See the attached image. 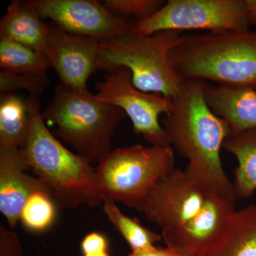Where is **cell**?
<instances>
[{
  "label": "cell",
  "instance_id": "6da1fadb",
  "mask_svg": "<svg viewBox=\"0 0 256 256\" xmlns=\"http://www.w3.org/2000/svg\"><path fill=\"white\" fill-rule=\"evenodd\" d=\"M206 85L203 80H186L171 99L172 107L163 120V128L173 150L188 160L185 170L210 184L232 188L220 160V148L230 134V128L208 107Z\"/></svg>",
  "mask_w": 256,
  "mask_h": 256
},
{
  "label": "cell",
  "instance_id": "7a4b0ae2",
  "mask_svg": "<svg viewBox=\"0 0 256 256\" xmlns=\"http://www.w3.org/2000/svg\"><path fill=\"white\" fill-rule=\"evenodd\" d=\"M31 127L22 150L30 169L50 190L60 210L98 206L104 196L92 162L69 150L47 127L40 102L28 98Z\"/></svg>",
  "mask_w": 256,
  "mask_h": 256
},
{
  "label": "cell",
  "instance_id": "3957f363",
  "mask_svg": "<svg viewBox=\"0 0 256 256\" xmlns=\"http://www.w3.org/2000/svg\"><path fill=\"white\" fill-rule=\"evenodd\" d=\"M170 58L185 80L256 90V32L230 30L180 36Z\"/></svg>",
  "mask_w": 256,
  "mask_h": 256
},
{
  "label": "cell",
  "instance_id": "277c9868",
  "mask_svg": "<svg viewBox=\"0 0 256 256\" xmlns=\"http://www.w3.org/2000/svg\"><path fill=\"white\" fill-rule=\"evenodd\" d=\"M42 116L55 124L56 137L90 162L99 163L112 151L114 131L126 114L88 90L77 92L60 84Z\"/></svg>",
  "mask_w": 256,
  "mask_h": 256
},
{
  "label": "cell",
  "instance_id": "5b68a950",
  "mask_svg": "<svg viewBox=\"0 0 256 256\" xmlns=\"http://www.w3.org/2000/svg\"><path fill=\"white\" fill-rule=\"evenodd\" d=\"M180 36V32L176 31L142 35L132 30L100 41L98 70L111 73L126 67L130 70L132 84L139 90L174 98L186 82L170 58V50Z\"/></svg>",
  "mask_w": 256,
  "mask_h": 256
},
{
  "label": "cell",
  "instance_id": "8992f818",
  "mask_svg": "<svg viewBox=\"0 0 256 256\" xmlns=\"http://www.w3.org/2000/svg\"><path fill=\"white\" fill-rule=\"evenodd\" d=\"M175 169L172 146L136 144L111 151L96 170L104 198L143 214L156 184Z\"/></svg>",
  "mask_w": 256,
  "mask_h": 256
},
{
  "label": "cell",
  "instance_id": "52a82bcc",
  "mask_svg": "<svg viewBox=\"0 0 256 256\" xmlns=\"http://www.w3.org/2000/svg\"><path fill=\"white\" fill-rule=\"evenodd\" d=\"M130 24L133 32L142 35L162 31L249 30L244 0H169L150 18Z\"/></svg>",
  "mask_w": 256,
  "mask_h": 256
},
{
  "label": "cell",
  "instance_id": "ba28073f",
  "mask_svg": "<svg viewBox=\"0 0 256 256\" xmlns=\"http://www.w3.org/2000/svg\"><path fill=\"white\" fill-rule=\"evenodd\" d=\"M96 88L98 99L124 111L132 121L136 134L142 136L150 146H171L159 120L160 114H168L171 110V99L138 89L132 84L130 70L126 67L106 74L105 80L98 82Z\"/></svg>",
  "mask_w": 256,
  "mask_h": 256
},
{
  "label": "cell",
  "instance_id": "9c48e42d",
  "mask_svg": "<svg viewBox=\"0 0 256 256\" xmlns=\"http://www.w3.org/2000/svg\"><path fill=\"white\" fill-rule=\"evenodd\" d=\"M220 192H234L208 184L175 169L161 178L152 191L144 216L162 230L183 225L202 213L212 197Z\"/></svg>",
  "mask_w": 256,
  "mask_h": 256
},
{
  "label": "cell",
  "instance_id": "30bf717a",
  "mask_svg": "<svg viewBox=\"0 0 256 256\" xmlns=\"http://www.w3.org/2000/svg\"><path fill=\"white\" fill-rule=\"evenodd\" d=\"M43 20L50 18L74 34L108 40L132 31L131 24L96 0H30Z\"/></svg>",
  "mask_w": 256,
  "mask_h": 256
},
{
  "label": "cell",
  "instance_id": "8fae6325",
  "mask_svg": "<svg viewBox=\"0 0 256 256\" xmlns=\"http://www.w3.org/2000/svg\"><path fill=\"white\" fill-rule=\"evenodd\" d=\"M99 45L96 38L50 26L46 54L60 84L77 92L87 90L88 79L98 70Z\"/></svg>",
  "mask_w": 256,
  "mask_h": 256
},
{
  "label": "cell",
  "instance_id": "7c38bea8",
  "mask_svg": "<svg viewBox=\"0 0 256 256\" xmlns=\"http://www.w3.org/2000/svg\"><path fill=\"white\" fill-rule=\"evenodd\" d=\"M234 192L215 194L200 215L183 225L162 230L166 246L186 256H200L220 237L235 212Z\"/></svg>",
  "mask_w": 256,
  "mask_h": 256
},
{
  "label": "cell",
  "instance_id": "4fadbf2b",
  "mask_svg": "<svg viewBox=\"0 0 256 256\" xmlns=\"http://www.w3.org/2000/svg\"><path fill=\"white\" fill-rule=\"evenodd\" d=\"M30 169L21 149L0 146V212L10 229L18 225L23 207L33 194L50 195L40 178L26 172Z\"/></svg>",
  "mask_w": 256,
  "mask_h": 256
},
{
  "label": "cell",
  "instance_id": "5bb4252c",
  "mask_svg": "<svg viewBox=\"0 0 256 256\" xmlns=\"http://www.w3.org/2000/svg\"><path fill=\"white\" fill-rule=\"evenodd\" d=\"M205 98L210 110L224 120L230 134L256 130V90L206 85Z\"/></svg>",
  "mask_w": 256,
  "mask_h": 256
},
{
  "label": "cell",
  "instance_id": "9a60e30c",
  "mask_svg": "<svg viewBox=\"0 0 256 256\" xmlns=\"http://www.w3.org/2000/svg\"><path fill=\"white\" fill-rule=\"evenodd\" d=\"M48 33L50 26L28 1L12 2L0 21V38L18 42L45 54Z\"/></svg>",
  "mask_w": 256,
  "mask_h": 256
},
{
  "label": "cell",
  "instance_id": "2e32d148",
  "mask_svg": "<svg viewBox=\"0 0 256 256\" xmlns=\"http://www.w3.org/2000/svg\"><path fill=\"white\" fill-rule=\"evenodd\" d=\"M200 256H256V204L236 210L220 237Z\"/></svg>",
  "mask_w": 256,
  "mask_h": 256
},
{
  "label": "cell",
  "instance_id": "e0dca14e",
  "mask_svg": "<svg viewBox=\"0 0 256 256\" xmlns=\"http://www.w3.org/2000/svg\"><path fill=\"white\" fill-rule=\"evenodd\" d=\"M223 148L238 161L233 184L237 198H248L256 190V130L230 134Z\"/></svg>",
  "mask_w": 256,
  "mask_h": 256
},
{
  "label": "cell",
  "instance_id": "ac0fdd59",
  "mask_svg": "<svg viewBox=\"0 0 256 256\" xmlns=\"http://www.w3.org/2000/svg\"><path fill=\"white\" fill-rule=\"evenodd\" d=\"M31 114L28 100L15 94L0 95V146L22 150L28 142Z\"/></svg>",
  "mask_w": 256,
  "mask_h": 256
},
{
  "label": "cell",
  "instance_id": "d6986e66",
  "mask_svg": "<svg viewBox=\"0 0 256 256\" xmlns=\"http://www.w3.org/2000/svg\"><path fill=\"white\" fill-rule=\"evenodd\" d=\"M0 67L2 70L18 73L45 75L50 64L45 54L18 42L0 38Z\"/></svg>",
  "mask_w": 256,
  "mask_h": 256
},
{
  "label": "cell",
  "instance_id": "ffe728a7",
  "mask_svg": "<svg viewBox=\"0 0 256 256\" xmlns=\"http://www.w3.org/2000/svg\"><path fill=\"white\" fill-rule=\"evenodd\" d=\"M102 205L106 216L124 237L132 252H141L154 246V244L162 238V235L143 226L138 220L124 215L116 202L110 198H104Z\"/></svg>",
  "mask_w": 256,
  "mask_h": 256
},
{
  "label": "cell",
  "instance_id": "44dd1931",
  "mask_svg": "<svg viewBox=\"0 0 256 256\" xmlns=\"http://www.w3.org/2000/svg\"><path fill=\"white\" fill-rule=\"evenodd\" d=\"M56 208L50 194L45 192H36L25 203L20 220L28 230L44 232L54 222Z\"/></svg>",
  "mask_w": 256,
  "mask_h": 256
},
{
  "label": "cell",
  "instance_id": "7402d4cb",
  "mask_svg": "<svg viewBox=\"0 0 256 256\" xmlns=\"http://www.w3.org/2000/svg\"><path fill=\"white\" fill-rule=\"evenodd\" d=\"M50 84L47 74L18 73L10 70L0 72V94H14L18 90H25L30 94L28 98L40 102L44 90Z\"/></svg>",
  "mask_w": 256,
  "mask_h": 256
},
{
  "label": "cell",
  "instance_id": "603a6c76",
  "mask_svg": "<svg viewBox=\"0 0 256 256\" xmlns=\"http://www.w3.org/2000/svg\"><path fill=\"white\" fill-rule=\"evenodd\" d=\"M165 2L163 0H106L102 4L117 16L130 15L142 20L156 14Z\"/></svg>",
  "mask_w": 256,
  "mask_h": 256
},
{
  "label": "cell",
  "instance_id": "cb8c5ba5",
  "mask_svg": "<svg viewBox=\"0 0 256 256\" xmlns=\"http://www.w3.org/2000/svg\"><path fill=\"white\" fill-rule=\"evenodd\" d=\"M0 256H23L22 246L12 229L0 225Z\"/></svg>",
  "mask_w": 256,
  "mask_h": 256
},
{
  "label": "cell",
  "instance_id": "d4e9b609",
  "mask_svg": "<svg viewBox=\"0 0 256 256\" xmlns=\"http://www.w3.org/2000/svg\"><path fill=\"white\" fill-rule=\"evenodd\" d=\"M107 238L102 234L92 232L82 239L80 248L84 255L108 252Z\"/></svg>",
  "mask_w": 256,
  "mask_h": 256
},
{
  "label": "cell",
  "instance_id": "484cf974",
  "mask_svg": "<svg viewBox=\"0 0 256 256\" xmlns=\"http://www.w3.org/2000/svg\"><path fill=\"white\" fill-rule=\"evenodd\" d=\"M128 256H186L180 252L172 250L169 248H164L154 246L146 250H141V252H132Z\"/></svg>",
  "mask_w": 256,
  "mask_h": 256
},
{
  "label": "cell",
  "instance_id": "4316f807",
  "mask_svg": "<svg viewBox=\"0 0 256 256\" xmlns=\"http://www.w3.org/2000/svg\"><path fill=\"white\" fill-rule=\"evenodd\" d=\"M244 2L249 26H256V0H244Z\"/></svg>",
  "mask_w": 256,
  "mask_h": 256
},
{
  "label": "cell",
  "instance_id": "83f0119b",
  "mask_svg": "<svg viewBox=\"0 0 256 256\" xmlns=\"http://www.w3.org/2000/svg\"><path fill=\"white\" fill-rule=\"evenodd\" d=\"M84 256H110L108 252H97V254H86Z\"/></svg>",
  "mask_w": 256,
  "mask_h": 256
}]
</instances>
